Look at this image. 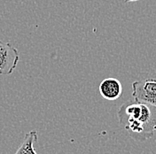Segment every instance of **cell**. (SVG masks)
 Returning a JSON list of instances; mask_svg holds the SVG:
<instances>
[{
    "label": "cell",
    "instance_id": "cell-1",
    "mask_svg": "<svg viewBox=\"0 0 156 154\" xmlns=\"http://www.w3.org/2000/svg\"><path fill=\"white\" fill-rule=\"evenodd\" d=\"M117 117L129 136L141 144L152 138L156 130V106L127 102L120 106Z\"/></svg>",
    "mask_w": 156,
    "mask_h": 154
},
{
    "label": "cell",
    "instance_id": "cell-2",
    "mask_svg": "<svg viewBox=\"0 0 156 154\" xmlns=\"http://www.w3.org/2000/svg\"><path fill=\"white\" fill-rule=\"evenodd\" d=\"M132 96L135 102L156 106V80L146 79L132 83Z\"/></svg>",
    "mask_w": 156,
    "mask_h": 154
},
{
    "label": "cell",
    "instance_id": "cell-3",
    "mask_svg": "<svg viewBox=\"0 0 156 154\" xmlns=\"http://www.w3.org/2000/svg\"><path fill=\"white\" fill-rule=\"evenodd\" d=\"M20 61L18 50L12 44L0 40V75H11Z\"/></svg>",
    "mask_w": 156,
    "mask_h": 154
},
{
    "label": "cell",
    "instance_id": "cell-4",
    "mask_svg": "<svg viewBox=\"0 0 156 154\" xmlns=\"http://www.w3.org/2000/svg\"><path fill=\"white\" fill-rule=\"evenodd\" d=\"M99 93L105 99L109 101H115L122 96V86L121 82L113 77L104 79L99 84Z\"/></svg>",
    "mask_w": 156,
    "mask_h": 154
},
{
    "label": "cell",
    "instance_id": "cell-5",
    "mask_svg": "<svg viewBox=\"0 0 156 154\" xmlns=\"http://www.w3.org/2000/svg\"><path fill=\"white\" fill-rule=\"evenodd\" d=\"M37 141V133L36 130H30L28 132L24 138L22 143L20 144L18 150L14 154H37L34 145Z\"/></svg>",
    "mask_w": 156,
    "mask_h": 154
},
{
    "label": "cell",
    "instance_id": "cell-6",
    "mask_svg": "<svg viewBox=\"0 0 156 154\" xmlns=\"http://www.w3.org/2000/svg\"><path fill=\"white\" fill-rule=\"evenodd\" d=\"M136 1H140V0H124V3H131V2H136Z\"/></svg>",
    "mask_w": 156,
    "mask_h": 154
},
{
    "label": "cell",
    "instance_id": "cell-7",
    "mask_svg": "<svg viewBox=\"0 0 156 154\" xmlns=\"http://www.w3.org/2000/svg\"><path fill=\"white\" fill-rule=\"evenodd\" d=\"M155 141H156V140H155Z\"/></svg>",
    "mask_w": 156,
    "mask_h": 154
}]
</instances>
